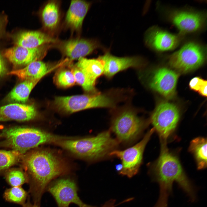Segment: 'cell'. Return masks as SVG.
Here are the masks:
<instances>
[{"label":"cell","mask_w":207,"mask_h":207,"mask_svg":"<svg viewBox=\"0 0 207 207\" xmlns=\"http://www.w3.org/2000/svg\"><path fill=\"white\" fill-rule=\"evenodd\" d=\"M189 151L195 159L198 169H202L207 166V140L203 137H198L191 141Z\"/></svg>","instance_id":"24"},{"label":"cell","mask_w":207,"mask_h":207,"mask_svg":"<svg viewBox=\"0 0 207 207\" xmlns=\"http://www.w3.org/2000/svg\"><path fill=\"white\" fill-rule=\"evenodd\" d=\"M23 158L28 178L29 193L33 203L40 206L42 197L49 185L58 177L69 173L70 169L48 151H33Z\"/></svg>","instance_id":"1"},{"label":"cell","mask_w":207,"mask_h":207,"mask_svg":"<svg viewBox=\"0 0 207 207\" xmlns=\"http://www.w3.org/2000/svg\"><path fill=\"white\" fill-rule=\"evenodd\" d=\"M54 81L58 87L64 88L70 87L76 83L72 70L66 68L57 72L54 77Z\"/></svg>","instance_id":"26"},{"label":"cell","mask_w":207,"mask_h":207,"mask_svg":"<svg viewBox=\"0 0 207 207\" xmlns=\"http://www.w3.org/2000/svg\"><path fill=\"white\" fill-rule=\"evenodd\" d=\"M76 83L80 85L85 91L91 93L98 92L95 87V82L93 81L82 70L76 66L71 69Z\"/></svg>","instance_id":"25"},{"label":"cell","mask_w":207,"mask_h":207,"mask_svg":"<svg viewBox=\"0 0 207 207\" xmlns=\"http://www.w3.org/2000/svg\"><path fill=\"white\" fill-rule=\"evenodd\" d=\"M39 80L34 79L24 80L14 88L8 95L7 99L12 102L25 103L31 91Z\"/></svg>","instance_id":"23"},{"label":"cell","mask_w":207,"mask_h":207,"mask_svg":"<svg viewBox=\"0 0 207 207\" xmlns=\"http://www.w3.org/2000/svg\"><path fill=\"white\" fill-rule=\"evenodd\" d=\"M0 136L5 138L1 145L11 148L22 154L41 144L55 143L65 138L37 129L21 127L5 129Z\"/></svg>","instance_id":"5"},{"label":"cell","mask_w":207,"mask_h":207,"mask_svg":"<svg viewBox=\"0 0 207 207\" xmlns=\"http://www.w3.org/2000/svg\"><path fill=\"white\" fill-rule=\"evenodd\" d=\"M168 21L179 31L185 34L197 32L204 29L206 25L207 15L204 12L187 9H175L167 13Z\"/></svg>","instance_id":"11"},{"label":"cell","mask_w":207,"mask_h":207,"mask_svg":"<svg viewBox=\"0 0 207 207\" xmlns=\"http://www.w3.org/2000/svg\"><path fill=\"white\" fill-rule=\"evenodd\" d=\"M116 169L118 173L120 172L122 169V165L121 164L116 165Z\"/></svg>","instance_id":"35"},{"label":"cell","mask_w":207,"mask_h":207,"mask_svg":"<svg viewBox=\"0 0 207 207\" xmlns=\"http://www.w3.org/2000/svg\"><path fill=\"white\" fill-rule=\"evenodd\" d=\"M78 189L75 179L64 177L52 181L47 187L46 191L52 195L58 207H69L71 204L79 207H98L83 202L78 195Z\"/></svg>","instance_id":"9"},{"label":"cell","mask_w":207,"mask_h":207,"mask_svg":"<svg viewBox=\"0 0 207 207\" xmlns=\"http://www.w3.org/2000/svg\"><path fill=\"white\" fill-rule=\"evenodd\" d=\"M49 64L40 60L33 62L23 68L12 71L7 73L17 76L21 80H40L44 76L53 69Z\"/></svg>","instance_id":"20"},{"label":"cell","mask_w":207,"mask_h":207,"mask_svg":"<svg viewBox=\"0 0 207 207\" xmlns=\"http://www.w3.org/2000/svg\"><path fill=\"white\" fill-rule=\"evenodd\" d=\"M154 130L152 128L145 135L139 142L131 147L123 150H115L109 156L120 159L122 169L119 173L131 178L138 172L142 164L143 154L145 147Z\"/></svg>","instance_id":"10"},{"label":"cell","mask_w":207,"mask_h":207,"mask_svg":"<svg viewBox=\"0 0 207 207\" xmlns=\"http://www.w3.org/2000/svg\"><path fill=\"white\" fill-rule=\"evenodd\" d=\"M4 128V126L2 125H0V130L3 129Z\"/></svg>","instance_id":"37"},{"label":"cell","mask_w":207,"mask_h":207,"mask_svg":"<svg viewBox=\"0 0 207 207\" xmlns=\"http://www.w3.org/2000/svg\"><path fill=\"white\" fill-rule=\"evenodd\" d=\"M150 172L153 180L169 193L176 182L191 201L195 199L193 185L185 172L178 157L168 149L166 143H162L160 155L151 167Z\"/></svg>","instance_id":"2"},{"label":"cell","mask_w":207,"mask_h":207,"mask_svg":"<svg viewBox=\"0 0 207 207\" xmlns=\"http://www.w3.org/2000/svg\"><path fill=\"white\" fill-rule=\"evenodd\" d=\"M6 71V68L4 61L0 53V77L3 75Z\"/></svg>","instance_id":"32"},{"label":"cell","mask_w":207,"mask_h":207,"mask_svg":"<svg viewBox=\"0 0 207 207\" xmlns=\"http://www.w3.org/2000/svg\"><path fill=\"white\" fill-rule=\"evenodd\" d=\"M22 207H40V206L34 203L32 204L30 202V197L28 196L27 202L22 205Z\"/></svg>","instance_id":"33"},{"label":"cell","mask_w":207,"mask_h":207,"mask_svg":"<svg viewBox=\"0 0 207 207\" xmlns=\"http://www.w3.org/2000/svg\"><path fill=\"white\" fill-rule=\"evenodd\" d=\"M48 46L45 45L37 48H29L15 46L5 50L3 55L15 68L26 66L43 58L46 54Z\"/></svg>","instance_id":"14"},{"label":"cell","mask_w":207,"mask_h":207,"mask_svg":"<svg viewBox=\"0 0 207 207\" xmlns=\"http://www.w3.org/2000/svg\"><path fill=\"white\" fill-rule=\"evenodd\" d=\"M120 102L117 93L112 90L103 93L55 97L53 103L60 111L72 113L87 109L96 108H114Z\"/></svg>","instance_id":"4"},{"label":"cell","mask_w":207,"mask_h":207,"mask_svg":"<svg viewBox=\"0 0 207 207\" xmlns=\"http://www.w3.org/2000/svg\"><path fill=\"white\" fill-rule=\"evenodd\" d=\"M14 41L16 46L34 48L48 44L57 43L58 41L46 33L32 31L18 33L14 37Z\"/></svg>","instance_id":"19"},{"label":"cell","mask_w":207,"mask_h":207,"mask_svg":"<svg viewBox=\"0 0 207 207\" xmlns=\"http://www.w3.org/2000/svg\"><path fill=\"white\" fill-rule=\"evenodd\" d=\"M3 197L7 201L22 205L25 203L28 194L20 186L13 187L5 190Z\"/></svg>","instance_id":"28"},{"label":"cell","mask_w":207,"mask_h":207,"mask_svg":"<svg viewBox=\"0 0 207 207\" xmlns=\"http://www.w3.org/2000/svg\"><path fill=\"white\" fill-rule=\"evenodd\" d=\"M57 43V47L71 60L84 57L101 47L97 41L83 38L71 39Z\"/></svg>","instance_id":"13"},{"label":"cell","mask_w":207,"mask_h":207,"mask_svg":"<svg viewBox=\"0 0 207 207\" xmlns=\"http://www.w3.org/2000/svg\"><path fill=\"white\" fill-rule=\"evenodd\" d=\"M37 115L36 110L32 105L14 103L0 107V121H27Z\"/></svg>","instance_id":"17"},{"label":"cell","mask_w":207,"mask_h":207,"mask_svg":"<svg viewBox=\"0 0 207 207\" xmlns=\"http://www.w3.org/2000/svg\"><path fill=\"white\" fill-rule=\"evenodd\" d=\"M75 66L83 71L96 83L97 79L103 73V62L99 59L82 57L78 59Z\"/></svg>","instance_id":"22"},{"label":"cell","mask_w":207,"mask_h":207,"mask_svg":"<svg viewBox=\"0 0 207 207\" xmlns=\"http://www.w3.org/2000/svg\"><path fill=\"white\" fill-rule=\"evenodd\" d=\"M91 5L90 2L85 1H71L65 17L67 26L73 31L80 32Z\"/></svg>","instance_id":"18"},{"label":"cell","mask_w":207,"mask_h":207,"mask_svg":"<svg viewBox=\"0 0 207 207\" xmlns=\"http://www.w3.org/2000/svg\"><path fill=\"white\" fill-rule=\"evenodd\" d=\"M206 48L194 41L186 43L168 58L170 66L177 70L186 72L202 66L206 58Z\"/></svg>","instance_id":"7"},{"label":"cell","mask_w":207,"mask_h":207,"mask_svg":"<svg viewBox=\"0 0 207 207\" xmlns=\"http://www.w3.org/2000/svg\"><path fill=\"white\" fill-rule=\"evenodd\" d=\"M146 126L143 120L136 110L129 107L122 108L113 117L111 129L119 143L128 144L140 136Z\"/></svg>","instance_id":"6"},{"label":"cell","mask_w":207,"mask_h":207,"mask_svg":"<svg viewBox=\"0 0 207 207\" xmlns=\"http://www.w3.org/2000/svg\"><path fill=\"white\" fill-rule=\"evenodd\" d=\"M118 143L117 139L111 136L110 131H106L92 137L78 139L66 138L55 143L80 157L97 161L109 156Z\"/></svg>","instance_id":"3"},{"label":"cell","mask_w":207,"mask_h":207,"mask_svg":"<svg viewBox=\"0 0 207 207\" xmlns=\"http://www.w3.org/2000/svg\"><path fill=\"white\" fill-rule=\"evenodd\" d=\"M103 62V74L108 79L113 77L118 73L130 68H138L143 65V59L138 56L118 57L106 52L98 58Z\"/></svg>","instance_id":"15"},{"label":"cell","mask_w":207,"mask_h":207,"mask_svg":"<svg viewBox=\"0 0 207 207\" xmlns=\"http://www.w3.org/2000/svg\"><path fill=\"white\" fill-rule=\"evenodd\" d=\"M179 118V110L174 104L163 102L157 106L152 115L151 122L158 134L161 143H166L167 139L176 129Z\"/></svg>","instance_id":"8"},{"label":"cell","mask_w":207,"mask_h":207,"mask_svg":"<svg viewBox=\"0 0 207 207\" xmlns=\"http://www.w3.org/2000/svg\"><path fill=\"white\" fill-rule=\"evenodd\" d=\"M60 6L59 2L51 1L47 2L40 13L41 21L44 28L52 31L58 26L60 20Z\"/></svg>","instance_id":"21"},{"label":"cell","mask_w":207,"mask_h":207,"mask_svg":"<svg viewBox=\"0 0 207 207\" xmlns=\"http://www.w3.org/2000/svg\"><path fill=\"white\" fill-rule=\"evenodd\" d=\"M168 196L166 193H160L158 200L154 207H168Z\"/></svg>","instance_id":"31"},{"label":"cell","mask_w":207,"mask_h":207,"mask_svg":"<svg viewBox=\"0 0 207 207\" xmlns=\"http://www.w3.org/2000/svg\"><path fill=\"white\" fill-rule=\"evenodd\" d=\"M115 204V200H111L106 202L101 207H115L116 206Z\"/></svg>","instance_id":"34"},{"label":"cell","mask_w":207,"mask_h":207,"mask_svg":"<svg viewBox=\"0 0 207 207\" xmlns=\"http://www.w3.org/2000/svg\"><path fill=\"white\" fill-rule=\"evenodd\" d=\"M22 156V154L16 150H0V171L14 165Z\"/></svg>","instance_id":"27"},{"label":"cell","mask_w":207,"mask_h":207,"mask_svg":"<svg viewBox=\"0 0 207 207\" xmlns=\"http://www.w3.org/2000/svg\"><path fill=\"white\" fill-rule=\"evenodd\" d=\"M178 76V74L174 71L161 68L154 72L150 86L166 98L170 99L175 95Z\"/></svg>","instance_id":"16"},{"label":"cell","mask_w":207,"mask_h":207,"mask_svg":"<svg viewBox=\"0 0 207 207\" xmlns=\"http://www.w3.org/2000/svg\"><path fill=\"white\" fill-rule=\"evenodd\" d=\"M184 35L174 34L156 26L150 28L145 36V44L158 51H170L176 48L183 39Z\"/></svg>","instance_id":"12"},{"label":"cell","mask_w":207,"mask_h":207,"mask_svg":"<svg viewBox=\"0 0 207 207\" xmlns=\"http://www.w3.org/2000/svg\"><path fill=\"white\" fill-rule=\"evenodd\" d=\"M5 177L8 183L13 187H20L28 183L27 175L18 169L9 170L5 173Z\"/></svg>","instance_id":"29"},{"label":"cell","mask_w":207,"mask_h":207,"mask_svg":"<svg viewBox=\"0 0 207 207\" xmlns=\"http://www.w3.org/2000/svg\"><path fill=\"white\" fill-rule=\"evenodd\" d=\"M2 22L1 21V20H0V33L1 31V30H2Z\"/></svg>","instance_id":"36"},{"label":"cell","mask_w":207,"mask_h":207,"mask_svg":"<svg viewBox=\"0 0 207 207\" xmlns=\"http://www.w3.org/2000/svg\"><path fill=\"white\" fill-rule=\"evenodd\" d=\"M207 81L199 77H196L192 78L189 83L190 89L198 91L204 97L207 96Z\"/></svg>","instance_id":"30"}]
</instances>
